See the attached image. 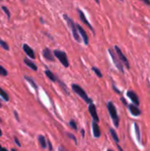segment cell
Masks as SVG:
<instances>
[{
  "mask_svg": "<svg viewBox=\"0 0 150 151\" xmlns=\"http://www.w3.org/2000/svg\"><path fill=\"white\" fill-rule=\"evenodd\" d=\"M110 133H111V134L113 140H114L117 143H118V142H119V138H118V136L116 131H115L113 128H110Z\"/></svg>",
  "mask_w": 150,
  "mask_h": 151,
  "instance_id": "19",
  "label": "cell"
},
{
  "mask_svg": "<svg viewBox=\"0 0 150 151\" xmlns=\"http://www.w3.org/2000/svg\"><path fill=\"white\" fill-rule=\"evenodd\" d=\"M92 128H93V135H94V137L99 138L101 136V130H100V127H99L98 123L93 120Z\"/></svg>",
  "mask_w": 150,
  "mask_h": 151,
  "instance_id": "12",
  "label": "cell"
},
{
  "mask_svg": "<svg viewBox=\"0 0 150 151\" xmlns=\"http://www.w3.org/2000/svg\"><path fill=\"white\" fill-rule=\"evenodd\" d=\"M67 136H68L70 139H72V141H73L75 143H77V139L75 138V136H74L72 134H70V133H68V134H67Z\"/></svg>",
  "mask_w": 150,
  "mask_h": 151,
  "instance_id": "27",
  "label": "cell"
},
{
  "mask_svg": "<svg viewBox=\"0 0 150 151\" xmlns=\"http://www.w3.org/2000/svg\"><path fill=\"white\" fill-rule=\"evenodd\" d=\"M81 134H82V137H85V130L84 129H81Z\"/></svg>",
  "mask_w": 150,
  "mask_h": 151,
  "instance_id": "35",
  "label": "cell"
},
{
  "mask_svg": "<svg viewBox=\"0 0 150 151\" xmlns=\"http://www.w3.org/2000/svg\"><path fill=\"white\" fill-rule=\"evenodd\" d=\"M88 111H89V113H90V115H91L93 120L98 123L99 120H100V119H99V117H98V115H97L96 107H95V105L94 104H90L88 105Z\"/></svg>",
  "mask_w": 150,
  "mask_h": 151,
  "instance_id": "8",
  "label": "cell"
},
{
  "mask_svg": "<svg viewBox=\"0 0 150 151\" xmlns=\"http://www.w3.org/2000/svg\"><path fill=\"white\" fill-rule=\"evenodd\" d=\"M107 109L109 111V113L111 115V118L114 123V126L116 127H119V117H118V111H117V109H116V106L114 105V104L111 101L107 104Z\"/></svg>",
  "mask_w": 150,
  "mask_h": 151,
  "instance_id": "2",
  "label": "cell"
},
{
  "mask_svg": "<svg viewBox=\"0 0 150 151\" xmlns=\"http://www.w3.org/2000/svg\"><path fill=\"white\" fill-rule=\"evenodd\" d=\"M112 88H113V90H114L116 93H118V94H119V95L121 94V91H120V90H118V89L117 88V87H116L114 84H113V86H112Z\"/></svg>",
  "mask_w": 150,
  "mask_h": 151,
  "instance_id": "28",
  "label": "cell"
},
{
  "mask_svg": "<svg viewBox=\"0 0 150 151\" xmlns=\"http://www.w3.org/2000/svg\"><path fill=\"white\" fill-rule=\"evenodd\" d=\"M107 151H113V150H108Z\"/></svg>",
  "mask_w": 150,
  "mask_h": 151,
  "instance_id": "40",
  "label": "cell"
},
{
  "mask_svg": "<svg viewBox=\"0 0 150 151\" xmlns=\"http://www.w3.org/2000/svg\"><path fill=\"white\" fill-rule=\"evenodd\" d=\"M45 74H46V76H47L51 81H53V82H56V81H58V79L57 78V76H56L50 70H45Z\"/></svg>",
  "mask_w": 150,
  "mask_h": 151,
  "instance_id": "15",
  "label": "cell"
},
{
  "mask_svg": "<svg viewBox=\"0 0 150 151\" xmlns=\"http://www.w3.org/2000/svg\"><path fill=\"white\" fill-rule=\"evenodd\" d=\"M72 90H73L80 98H82L87 104H93L92 99L89 98V97L88 96L86 91H85L80 85H78V84H72Z\"/></svg>",
  "mask_w": 150,
  "mask_h": 151,
  "instance_id": "3",
  "label": "cell"
},
{
  "mask_svg": "<svg viewBox=\"0 0 150 151\" xmlns=\"http://www.w3.org/2000/svg\"><path fill=\"white\" fill-rule=\"evenodd\" d=\"M54 53V56L60 61V63L63 65V66L65 67H69L70 64H69V60H68V58H67V55L65 51H62V50H55L53 51Z\"/></svg>",
  "mask_w": 150,
  "mask_h": 151,
  "instance_id": "5",
  "label": "cell"
},
{
  "mask_svg": "<svg viewBox=\"0 0 150 151\" xmlns=\"http://www.w3.org/2000/svg\"><path fill=\"white\" fill-rule=\"evenodd\" d=\"M76 26H77V29H78V31H79V34H80V35H81V37H82V39H83L84 44H85V45H88L89 39H88V34L86 33V31L84 30V28H83V27H82L80 25H79V24H76Z\"/></svg>",
  "mask_w": 150,
  "mask_h": 151,
  "instance_id": "9",
  "label": "cell"
},
{
  "mask_svg": "<svg viewBox=\"0 0 150 151\" xmlns=\"http://www.w3.org/2000/svg\"><path fill=\"white\" fill-rule=\"evenodd\" d=\"M24 78H25V80H26V81H27L31 84V86H32L34 89H37V88H38V87H37L36 83L34 81V80H33L32 78H30V77H28V76H25Z\"/></svg>",
  "mask_w": 150,
  "mask_h": 151,
  "instance_id": "20",
  "label": "cell"
},
{
  "mask_svg": "<svg viewBox=\"0 0 150 151\" xmlns=\"http://www.w3.org/2000/svg\"><path fill=\"white\" fill-rule=\"evenodd\" d=\"M77 12H78V13H79V16H80V20L93 32V34L95 35V29H94V27H92V25L88 22V20L87 19V18H86V16H85V14H84V12L80 10V9H77Z\"/></svg>",
  "mask_w": 150,
  "mask_h": 151,
  "instance_id": "7",
  "label": "cell"
},
{
  "mask_svg": "<svg viewBox=\"0 0 150 151\" xmlns=\"http://www.w3.org/2000/svg\"><path fill=\"white\" fill-rule=\"evenodd\" d=\"M42 56L43 58L48 60V61H51V62H54L55 61V56H54V53L49 49V48H45L43 50H42Z\"/></svg>",
  "mask_w": 150,
  "mask_h": 151,
  "instance_id": "10",
  "label": "cell"
},
{
  "mask_svg": "<svg viewBox=\"0 0 150 151\" xmlns=\"http://www.w3.org/2000/svg\"><path fill=\"white\" fill-rule=\"evenodd\" d=\"M63 18L65 19V20L66 21L68 27H70V30L72 31V36H73L74 40L77 42H80V35H79V31L77 29L76 24L74 23L72 19H71L67 14H63Z\"/></svg>",
  "mask_w": 150,
  "mask_h": 151,
  "instance_id": "1",
  "label": "cell"
},
{
  "mask_svg": "<svg viewBox=\"0 0 150 151\" xmlns=\"http://www.w3.org/2000/svg\"><path fill=\"white\" fill-rule=\"evenodd\" d=\"M92 71L97 75V77H99V78H102V77H103L102 72L100 71L99 68H97V67H95V66H93V67H92Z\"/></svg>",
  "mask_w": 150,
  "mask_h": 151,
  "instance_id": "21",
  "label": "cell"
},
{
  "mask_svg": "<svg viewBox=\"0 0 150 151\" xmlns=\"http://www.w3.org/2000/svg\"><path fill=\"white\" fill-rule=\"evenodd\" d=\"M38 141H39V143H40L41 147H42V149H46V147H47V142H46L45 137H44L43 135H39Z\"/></svg>",
  "mask_w": 150,
  "mask_h": 151,
  "instance_id": "17",
  "label": "cell"
},
{
  "mask_svg": "<svg viewBox=\"0 0 150 151\" xmlns=\"http://www.w3.org/2000/svg\"><path fill=\"white\" fill-rule=\"evenodd\" d=\"M108 51H109V53H110V55H111V59H112V61H113L115 66L118 68V70L119 72H121L122 73H124V65H123V63L120 61V59H119V58H118L117 52H116L113 49H109Z\"/></svg>",
  "mask_w": 150,
  "mask_h": 151,
  "instance_id": "4",
  "label": "cell"
},
{
  "mask_svg": "<svg viewBox=\"0 0 150 151\" xmlns=\"http://www.w3.org/2000/svg\"><path fill=\"white\" fill-rule=\"evenodd\" d=\"M11 151H16L15 150H11Z\"/></svg>",
  "mask_w": 150,
  "mask_h": 151,
  "instance_id": "42",
  "label": "cell"
},
{
  "mask_svg": "<svg viewBox=\"0 0 150 151\" xmlns=\"http://www.w3.org/2000/svg\"><path fill=\"white\" fill-rule=\"evenodd\" d=\"M96 4H100V0H95Z\"/></svg>",
  "mask_w": 150,
  "mask_h": 151,
  "instance_id": "38",
  "label": "cell"
},
{
  "mask_svg": "<svg viewBox=\"0 0 150 151\" xmlns=\"http://www.w3.org/2000/svg\"><path fill=\"white\" fill-rule=\"evenodd\" d=\"M47 143H48V146H49V150H50V151H52V145H51L50 141H48Z\"/></svg>",
  "mask_w": 150,
  "mask_h": 151,
  "instance_id": "30",
  "label": "cell"
},
{
  "mask_svg": "<svg viewBox=\"0 0 150 151\" xmlns=\"http://www.w3.org/2000/svg\"><path fill=\"white\" fill-rule=\"evenodd\" d=\"M2 107V104H1V103H0V108Z\"/></svg>",
  "mask_w": 150,
  "mask_h": 151,
  "instance_id": "41",
  "label": "cell"
},
{
  "mask_svg": "<svg viewBox=\"0 0 150 151\" xmlns=\"http://www.w3.org/2000/svg\"><path fill=\"white\" fill-rule=\"evenodd\" d=\"M0 151H7L6 149H4V148H3V147H1L0 146Z\"/></svg>",
  "mask_w": 150,
  "mask_h": 151,
  "instance_id": "37",
  "label": "cell"
},
{
  "mask_svg": "<svg viewBox=\"0 0 150 151\" xmlns=\"http://www.w3.org/2000/svg\"><path fill=\"white\" fill-rule=\"evenodd\" d=\"M1 8H2V10H3V11L4 12V13L6 14L7 18H8V19H10V18H11V12H10L9 9H8V8H7L6 6H4V5H3V6H2Z\"/></svg>",
  "mask_w": 150,
  "mask_h": 151,
  "instance_id": "24",
  "label": "cell"
},
{
  "mask_svg": "<svg viewBox=\"0 0 150 151\" xmlns=\"http://www.w3.org/2000/svg\"><path fill=\"white\" fill-rule=\"evenodd\" d=\"M121 101H122V103H123V104H124L125 105H126V106L128 105V104H127V103H126V100H125V99H124L123 97H121Z\"/></svg>",
  "mask_w": 150,
  "mask_h": 151,
  "instance_id": "33",
  "label": "cell"
},
{
  "mask_svg": "<svg viewBox=\"0 0 150 151\" xmlns=\"http://www.w3.org/2000/svg\"><path fill=\"white\" fill-rule=\"evenodd\" d=\"M69 125H70V127H71L73 130H77V129H78V127H77V124H76V122H75L73 119H71V120H70Z\"/></svg>",
  "mask_w": 150,
  "mask_h": 151,
  "instance_id": "25",
  "label": "cell"
},
{
  "mask_svg": "<svg viewBox=\"0 0 150 151\" xmlns=\"http://www.w3.org/2000/svg\"><path fill=\"white\" fill-rule=\"evenodd\" d=\"M23 50L25 51V53L29 57L31 58L32 59H34L35 58V54H34V50L27 44H23Z\"/></svg>",
  "mask_w": 150,
  "mask_h": 151,
  "instance_id": "13",
  "label": "cell"
},
{
  "mask_svg": "<svg viewBox=\"0 0 150 151\" xmlns=\"http://www.w3.org/2000/svg\"><path fill=\"white\" fill-rule=\"evenodd\" d=\"M14 141H15L16 144H17L19 147H20V146H21V144H20V142H19V141L18 140V138H17V137H14Z\"/></svg>",
  "mask_w": 150,
  "mask_h": 151,
  "instance_id": "29",
  "label": "cell"
},
{
  "mask_svg": "<svg viewBox=\"0 0 150 151\" xmlns=\"http://www.w3.org/2000/svg\"><path fill=\"white\" fill-rule=\"evenodd\" d=\"M14 115H15L16 119H17V120H19V117H18V113H17V111H14Z\"/></svg>",
  "mask_w": 150,
  "mask_h": 151,
  "instance_id": "34",
  "label": "cell"
},
{
  "mask_svg": "<svg viewBox=\"0 0 150 151\" xmlns=\"http://www.w3.org/2000/svg\"><path fill=\"white\" fill-rule=\"evenodd\" d=\"M58 151H68L65 147H63V146H59L58 147Z\"/></svg>",
  "mask_w": 150,
  "mask_h": 151,
  "instance_id": "31",
  "label": "cell"
},
{
  "mask_svg": "<svg viewBox=\"0 0 150 151\" xmlns=\"http://www.w3.org/2000/svg\"><path fill=\"white\" fill-rule=\"evenodd\" d=\"M119 1H124V0H119Z\"/></svg>",
  "mask_w": 150,
  "mask_h": 151,
  "instance_id": "43",
  "label": "cell"
},
{
  "mask_svg": "<svg viewBox=\"0 0 150 151\" xmlns=\"http://www.w3.org/2000/svg\"><path fill=\"white\" fill-rule=\"evenodd\" d=\"M2 135V131H1V129H0V136Z\"/></svg>",
  "mask_w": 150,
  "mask_h": 151,
  "instance_id": "39",
  "label": "cell"
},
{
  "mask_svg": "<svg viewBox=\"0 0 150 151\" xmlns=\"http://www.w3.org/2000/svg\"><path fill=\"white\" fill-rule=\"evenodd\" d=\"M0 120H1V119H0Z\"/></svg>",
  "mask_w": 150,
  "mask_h": 151,
  "instance_id": "45",
  "label": "cell"
},
{
  "mask_svg": "<svg viewBox=\"0 0 150 151\" xmlns=\"http://www.w3.org/2000/svg\"><path fill=\"white\" fill-rule=\"evenodd\" d=\"M24 63H25L29 68H31L32 70L37 71V66H36V65H35L34 63H33L31 60H29V59H27V58H25V59H24Z\"/></svg>",
  "mask_w": 150,
  "mask_h": 151,
  "instance_id": "16",
  "label": "cell"
},
{
  "mask_svg": "<svg viewBox=\"0 0 150 151\" xmlns=\"http://www.w3.org/2000/svg\"><path fill=\"white\" fill-rule=\"evenodd\" d=\"M114 50H115V51L117 52V54H118V58H119V59H120V61L123 63V65H125V66L127 68V69H130V64H129V61H128V59H127V58L124 55V53L122 52V50H121V49L118 47V46H115L114 47Z\"/></svg>",
  "mask_w": 150,
  "mask_h": 151,
  "instance_id": "6",
  "label": "cell"
},
{
  "mask_svg": "<svg viewBox=\"0 0 150 151\" xmlns=\"http://www.w3.org/2000/svg\"><path fill=\"white\" fill-rule=\"evenodd\" d=\"M128 108H129V111H130V112H131V114L133 115V116H140L141 114V109H139L138 108V106L137 105H135V104H129L128 105Z\"/></svg>",
  "mask_w": 150,
  "mask_h": 151,
  "instance_id": "14",
  "label": "cell"
},
{
  "mask_svg": "<svg viewBox=\"0 0 150 151\" xmlns=\"http://www.w3.org/2000/svg\"><path fill=\"white\" fill-rule=\"evenodd\" d=\"M0 96H1L5 101H9V96H8V95H7L6 92L4 91L1 88H0Z\"/></svg>",
  "mask_w": 150,
  "mask_h": 151,
  "instance_id": "23",
  "label": "cell"
},
{
  "mask_svg": "<svg viewBox=\"0 0 150 151\" xmlns=\"http://www.w3.org/2000/svg\"><path fill=\"white\" fill-rule=\"evenodd\" d=\"M141 1H142L145 4H147V5L150 6V0H141Z\"/></svg>",
  "mask_w": 150,
  "mask_h": 151,
  "instance_id": "32",
  "label": "cell"
},
{
  "mask_svg": "<svg viewBox=\"0 0 150 151\" xmlns=\"http://www.w3.org/2000/svg\"><path fill=\"white\" fill-rule=\"evenodd\" d=\"M0 1H1V0H0Z\"/></svg>",
  "mask_w": 150,
  "mask_h": 151,
  "instance_id": "44",
  "label": "cell"
},
{
  "mask_svg": "<svg viewBox=\"0 0 150 151\" xmlns=\"http://www.w3.org/2000/svg\"><path fill=\"white\" fill-rule=\"evenodd\" d=\"M0 75H2V76H6L7 75V71L1 65H0Z\"/></svg>",
  "mask_w": 150,
  "mask_h": 151,
  "instance_id": "26",
  "label": "cell"
},
{
  "mask_svg": "<svg viewBox=\"0 0 150 151\" xmlns=\"http://www.w3.org/2000/svg\"><path fill=\"white\" fill-rule=\"evenodd\" d=\"M0 46L4 50H9V45L7 44V42H4V41H3V40H1V39H0Z\"/></svg>",
  "mask_w": 150,
  "mask_h": 151,
  "instance_id": "22",
  "label": "cell"
},
{
  "mask_svg": "<svg viewBox=\"0 0 150 151\" xmlns=\"http://www.w3.org/2000/svg\"><path fill=\"white\" fill-rule=\"evenodd\" d=\"M134 129H135V134H136L137 141L141 143V131H140V127H139L137 123H134Z\"/></svg>",
  "mask_w": 150,
  "mask_h": 151,
  "instance_id": "18",
  "label": "cell"
},
{
  "mask_svg": "<svg viewBox=\"0 0 150 151\" xmlns=\"http://www.w3.org/2000/svg\"><path fill=\"white\" fill-rule=\"evenodd\" d=\"M118 150L119 151H124L123 150V149L120 147V145H119V144H118Z\"/></svg>",
  "mask_w": 150,
  "mask_h": 151,
  "instance_id": "36",
  "label": "cell"
},
{
  "mask_svg": "<svg viewBox=\"0 0 150 151\" xmlns=\"http://www.w3.org/2000/svg\"><path fill=\"white\" fill-rule=\"evenodd\" d=\"M127 96L131 99V101L133 102V104H135V105H140V100H139V97H138V96H137V94L134 92V91H133V90H129V91H127Z\"/></svg>",
  "mask_w": 150,
  "mask_h": 151,
  "instance_id": "11",
  "label": "cell"
}]
</instances>
